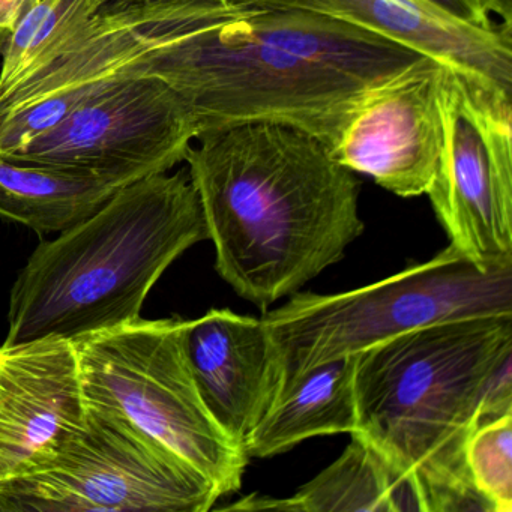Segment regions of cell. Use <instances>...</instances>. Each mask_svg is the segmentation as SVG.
Segmentation results:
<instances>
[{
	"mask_svg": "<svg viewBox=\"0 0 512 512\" xmlns=\"http://www.w3.org/2000/svg\"><path fill=\"white\" fill-rule=\"evenodd\" d=\"M421 56L326 17L188 0L178 31L121 73L166 82L190 109L197 139L268 122L332 149L368 92Z\"/></svg>",
	"mask_w": 512,
	"mask_h": 512,
	"instance_id": "1",
	"label": "cell"
},
{
	"mask_svg": "<svg viewBox=\"0 0 512 512\" xmlns=\"http://www.w3.org/2000/svg\"><path fill=\"white\" fill-rule=\"evenodd\" d=\"M197 140L185 161L215 268L263 313L340 262L364 232L361 184L317 137L259 122Z\"/></svg>",
	"mask_w": 512,
	"mask_h": 512,
	"instance_id": "2",
	"label": "cell"
},
{
	"mask_svg": "<svg viewBox=\"0 0 512 512\" xmlns=\"http://www.w3.org/2000/svg\"><path fill=\"white\" fill-rule=\"evenodd\" d=\"M512 356V316L413 329L356 355L358 428L410 482L422 512H491L464 463L491 377Z\"/></svg>",
	"mask_w": 512,
	"mask_h": 512,
	"instance_id": "3",
	"label": "cell"
},
{
	"mask_svg": "<svg viewBox=\"0 0 512 512\" xmlns=\"http://www.w3.org/2000/svg\"><path fill=\"white\" fill-rule=\"evenodd\" d=\"M206 239L188 170L121 188L97 214L35 248L11 289L4 343L74 341L140 319L167 268Z\"/></svg>",
	"mask_w": 512,
	"mask_h": 512,
	"instance_id": "4",
	"label": "cell"
},
{
	"mask_svg": "<svg viewBox=\"0 0 512 512\" xmlns=\"http://www.w3.org/2000/svg\"><path fill=\"white\" fill-rule=\"evenodd\" d=\"M512 316V269L485 272L451 244L392 277L334 295L293 293L262 316L283 383L332 359L446 320Z\"/></svg>",
	"mask_w": 512,
	"mask_h": 512,
	"instance_id": "5",
	"label": "cell"
},
{
	"mask_svg": "<svg viewBox=\"0 0 512 512\" xmlns=\"http://www.w3.org/2000/svg\"><path fill=\"white\" fill-rule=\"evenodd\" d=\"M83 392L169 449L214 484L241 488L250 458L224 433L200 397L185 356L182 320H133L73 341Z\"/></svg>",
	"mask_w": 512,
	"mask_h": 512,
	"instance_id": "6",
	"label": "cell"
},
{
	"mask_svg": "<svg viewBox=\"0 0 512 512\" xmlns=\"http://www.w3.org/2000/svg\"><path fill=\"white\" fill-rule=\"evenodd\" d=\"M220 497L178 455L91 404L55 460L0 482V512H208Z\"/></svg>",
	"mask_w": 512,
	"mask_h": 512,
	"instance_id": "7",
	"label": "cell"
},
{
	"mask_svg": "<svg viewBox=\"0 0 512 512\" xmlns=\"http://www.w3.org/2000/svg\"><path fill=\"white\" fill-rule=\"evenodd\" d=\"M443 139L428 188L449 244L485 272L512 269V94L445 65Z\"/></svg>",
	"mask_w": 512,
	"mask_h": 512,
	"instance_id": "8",
	"label": "cell"
},
{
	"mask_svg": "<svg viewBox=\"0 0 512 512\" xmlns=\"http://www.w3.org/2000/svg\"><path fill=\"white\" fill-rule=\"evenodd\" d=\"M193 140L196 121L166 82L118 73L58 125L5 158L139 181L185 161Z\"/></svg>",
	"mask_w": 512,
	"mask_h": 512,
	"instance_id": "9",
	"label": "cell"
},
{
	"mask_svg": "<svg viewBox=\"0 0 512 512\" xmlns=\"http://www.w3.org/2000/svg\"><path fill=\"white\" fill-rule=\"evenodd\" d=\"M188 0L115 2L101 8L58 59L0 98V155L58 125L77 104L181 26Z\"/></svg>",
	"mask_w": 512,
	"mask_h": 512,
	"instance_id": "10",
	"label": "cell"
},
{
	"mask_svg": "<svg viewBox=\"0 0 512 512\" xmlns=\"http://www.w3.org/2000/svg\"><path fill=\"white\" fill-rule=\"evenodd\" d=\"M445 64L421 56L368 92L332 158L395 196L427 193L442 155Z\"/></svg>",
	"mask_w": 512,
	"mask_h": 512,
	"instance_id": "11",
	"label": "cell"
},
{
	"mask_svg": "<svg viewBox=\"0 0 512 512\" xmlns=\"http://www.w3.org/2000/svg\"><path fill=\"white\" fill-rule=\"evenodd\" d=\"M88 413L73 341L0 344V482L46 467Z\"/></svg>",
	"mask_w": 512,
	"mask_h": 512,
	"instance_id": "12",
	"label": "cell"
},
{
	"mask_svg": "<svg viewBox=\"0 0 512 512\" xmlns=\"http://www.w3.org/2000/svg\"><path fill=\"white\" fill-rule=\"evenodd\" d=\"M182 343L203 403L244 451L283 383L280 355L265 322L211 310L182 320Z\"/></svg>",
	"mask_w": 512,
	"mask_h": 512,
	"instance_id": "13",
	"label": "cell"
},
{
	"mask_svg": "<svg viewBox=\"0 0 512 512\" xmlns=\"http://www.w3.org/2000/svg\"><path fill=\"white\" fill-rule=\"evenodd\" d=\"M260 10L299 11L403 44L512 94V28L490 31L445 19L418 0H226Z\"/></svg>",
	"mask_w": 512,
	"mask_h": 512,
	"instance_id": "14",
	"label": "cell"
},
{
	"mask_svg": "<svg viewBox=\"0 0 512 512\" xmlns=\"http://www.w3.org/2000/svg\"><path fill=\"white\" fill-rule=\"evenodd\" d=\"M356 355L317 365L283 385L262 421L245 440V455L275 457L311 437L355 433Z\"/></svg>",
	"mask_w": 512,
	"mask_h": 512,
	"instance_id": "15",
	"label": "cell"
},
{
	"mask_svg": "<svg viewBox=\"0 0 512 512\" xmlns=\"http://www.w3.org/2000/svg\"><path fill=\"white\" fill-rule=\"evenodd\" d=\"M343 454L286 499L251 494L221 511L422 512L413 485L358 434Z\"/></svg>",
	"mask_w": 512,
	"mask_h": 512,
	"instance_id": "16",
	"label": "cell"
},
{
	"mask_svg": "<svg viewBox=\"0 0 512 512\" xmlns=\"http://www.w3.org/2000/svg\"><path fill=\"white\" fill-rule=\"evenodd\" d=\"M133 182L127 176L16 163L0 155V217L41 235L62 233L97 214Z\"/></svg>",
	"mask_w": 512,
	"mask_h": 512,
	"instance_id": "17",
	"label": "cell"
},
{
	"mask_svg": "<svg viewBox=\"0 0 512 512\" xmlns=\"http://www.w3.org/2000/svg\"><path fill=\"white\" fill-rule=\"evenodd\" d=\"M107 4L109 0L37 2L17 23L0 53V98L58 59Z\"/></svg>",
	"mask_w": 512,
	"mask_h": 512,
	"instance_id": "18",
	"label": "cell"
},
{
	"mask_svg": "<svg viewBox=\"0 0 512 512\" xmlns=\"http://www.w3.org/2000/svg\"><path fill=\"white\" fill-rule=\"evenodd\" d=\"M464 463L473 488L491 512H512V412L472 431Z\"/></svg>",
	"mask_w": 512,
	"mask_h": 512,
	"instance_id": "19",
	"label": "cell"
},
{
	"mask_svg": "<svg viewBox=\"0 0 512 512\" xmlns=\"http://www.w3.org/2000/svg\"><path fill=\"white\" fill-rule=\"evenodd\" d=\"M418 2L445 19L469 28L490 31L499 26L481 10L475 0H418Z\"/></svg>",
	"mask_w": 512,
	"mask_h": 512,
	"instance_id": "20",
	"label": "cell"
},
{
	"mask_svg": "<svg viewBox=\"0 0 512 512\" xmlns=\"http://www.w3.org/2000/svg\"><path fill=\"white\" fill-rule=\"evenodd\" d=\"M37 2L40 0H0V29L11 34Z\"/></svg>",
	"mask_w": 512,
	"mask_h": 512,
	"instance_id": "21",
	"label": "cell"
},
{
	"mask_svg": "<svg viewBox=\"0 0 512 512\" xmlns=\"http://www.w3.org/2000/svg\"><path fill=\"white\" fill-rule=\"evenodd\" d=\"M488 16L500 19V25L512 28V0H475Z\"/></svg>",
	"mask_w": 512,
	"mask_h": 512,
	"instance_id": "22",
	"label": "cell"
},
{
	"mask_svg": "<svg viewBox=\"0 0 512 512\" xmlns=\"http://www.w3.org/2000/svg\"><path fill=\"white\" fill-rule=\"evenodd\" d=\"M8 37H10V32L2 31L0 29V53L4 50L5 43H7Z\"/></svg>",
	"mask_w": 512,
	"mask_h": 512,
	"instance_id": "23",
	"label": "cell"
},
{
	"mask_svg": "<svg viewBox=\"0 0 512 512\" xmlns=\"http://www.w3.org/2000/svg\"><path fill=\"white\" fill-rule=\"evenodd\" d=\"M112 2H158V0H109V4ZM218 2H223V0H218Z\"/></svg>",
	"mask_w": 512,
	"mask_h": 512,
	"instance_id": "24",
	"label": "cell"
}]
</instances>
